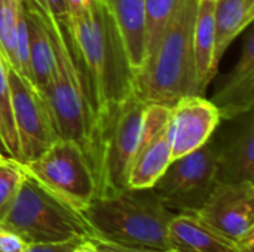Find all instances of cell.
Instances as JSON below:
<instances>
[{
  "label": "cell",
  "instance_id": "20",
  "mask_svg": "<svg viewBox=\"0 0 254 252\" xmlns=\"http://www.w3.org/2000/svg\"><path fill=\"white\" fill-rule=\"evenodd\" d=\"M180 0H144L146 7V59L155 50L162 33L174 16ZM146 62V61H144Z\"/></svg>",
  "mask_w": 254,
  "mask_h": 252
},
{
  "label": "cell",
  "instance_id": "6",
  "mask_svg": "<svg viewBox=\"0 0 254 252\" xmlns=\"http://www.w3.org/2000/svg\"><path fill=\"white\" fill-rule=\"evenodd\" d=\"M27 245L88 238L89 227L79 212L25 174L18 195L0 223Z\"/></svg>",
  "mask_w": 254,
  "mask_h": 252
},
{
  "label": "cell",
  "instance_id": "29",
  "mask_svg": "<svg viewBox=\"0 0 254 252\" xmlns=\"http://www.w3.org/2000/svg\"><path fill=\"white\" fill-rule=\"evenodd\" d=\"M73 252H98V251H97V248L94 247V244L86 238V239H83V241L77 245V248H76Z\"/></svg>",
  "mask_w": 254,
  "mask_h": 252
},
{
  "label": "cell",
  "instance_id": "8",
  "mask_svg": "<svg viewBox=\"0 0 254 252\" xmlns=\"http://www.w3.org/2000/svg\"><path fill=\"white\" fill-rule=\"evenodd\" d=\"M216 184V156L208 141L195 151L174 159L152 190L171 212H196Z\"/></svg>",
  "mask_w": 254,
  "mask_h": 252
},
{
  "label": "cell",
  "instance_id": "24",
  "mask_svg": "<svg viewBox=\"0 0 254 252\" xmlns=\"http://www.w3.org/2000/svg\"><path fill=\"white\" fill-rule=\"evenodd\" d=\"M86 238H74L63 242H48V244H31L27 245L22 252H73L77 245Z\"/></svg>",
  "mask_w": 254,
  "mask_h": 252
},
{
  "label": "cell",
  "instance_id": "13",
  "mask_svg": "<svg viewBox=\"0 0 254 252\" xmlns=\"http://www.w3.org/2000/svg\"><path fill=\"white\" fill-rule=\"evenodd\" d=\"M222 123L217 107L202 95H186L170 107L168 135L173 160L202 147Z\"/></svg>",
  "mask_w": 254,
  "mask_h": 252
},
{
  "label": "cell",
  "instance_id": "14",
  "mask_svg": "<svg viewBox=\"0 0 254 252\" xmlns=\"http://www.w3.org/2000/svg\"><path fill=\"white\" fill-rule=\"evenodd\" d=\"M211 102L222 120H229L254 108V30L250 25L243 40V49L234 68L225 76Z\"/></svg>",
  "mask_w": 254,
  "mask_h": 252
},
{
  "label": "cell",
  "instance_id": "3",
  "mask_svg": "<svg viewBox=\"0 0 254 252\" xmlns=\"http://www.w3.org/2000/svg\"><path fill=\"white\" fill-rule=\"evenodd\" d=\"M196 9L198 0H180L155 50L134 74L135 94L144 102L171 107L186 95H199L193 58Z\"/></svg>",
  "mask_w": 254,
  "mask_h": 252
},
{
  "label": "cell",
  "instance_id": "15",
  "mask_svg": "<svg viewBox=\"0 0 254 252\" xmlns=\"http://www.w3.org/2000/svg\"><path fill=\"white\" fill-rule=\"evenodd\" d=\"M168 252H240L193 212L174 214L168 224Z\"/></svg>",
  "mask_w": 254,
  "mask_h": 252
},
{
  "label": "cell",
  "instance_id": "23",
  "mask_svg": "<svg viewBox=\"0 0 254 252\" xmlns=\"http://www.w3.org/2000/svg\"><path fill=\"white\" fill-rule=\"evenodd\" d=\"M24 177L25 172L16 160L4 157L0 162V223L10 209Z\"/></svg>",
  "mask_w": 254,
  "mask_h": 252
},
{
  "label": "cell",
  "instance_id": "5",
  "mask_svg": "<svg viewBox=\"0 0 254 252\" xmlns=\"http://www.w3.org/2000/svg\"><path fill=\"white\" fill-rule=\"evenodd\" d=\"M37 7L45 21L54 50L52 76L43 97L51 110L58 137L76 141L85 150L91 135V113L85 100L79 70L63 24L39 4Z\"/></svg>",
  "mask_w": 254,
  "mask_h": 252
},
{
  "label": "cell",
  "instance_id": "25",
  "mask_svg": "<svg viewBox=\"0 0 254 252\" xmlns=\"http://www.w3.org/2000/svg\"><path fill=\"white\" fill-rule=\"evenodd\" d=\"M27 244L12 230L0 224V252H22Z\"/></svg>",
  "mask_w": 254,
  "mask_h": 252
},
{
  "label": "cell",
  "instance_id": "26",
  "mask_svg": "<svg viewBox=\"0 0 254 252\" xmlns=\"http://www.w3.org/2000/svg\"><path fill=\"white\" fill-rule=\"evenodd\" d=\"M88 239L94 244L98 252H161L152 251V250H143V248H132V247H125V245H118L95 236H88Z\"/></svg>",
  "mask_w": 254,
  "mask_h": 252
},
{
  "label": "cell",
  "instance_id": "2",
  "mask_svg": "<svg viewBox=\"0 0 254 252\" xmlns=\"http://www.w3.org/2000/svg\"><path fill=\"white\" fill-rule=\"evenodd\" d=\"M91 235L118 245L168 252L174 217L152 189H125L97 196L82 214Z\"/></svg>",
  "mask_w": 254,
  "mask_h": 252
},
{
  "label": "cell",
  "instance_id": "1",
  "mask_svg": "<svg viewBox=\"0 0 254 252\" xmlns=\"http://www.w3.org/2000/svg\"><path fill=\"white\" fill-rule=\"evenodd\" d=\"M77 65L94 120L135 94L134 70L124 40L104 0L60 21Z\"/></svg>",
  "mask_w": 254,
  "mask_h": 252
},
{
  "label": "cell",
  "instance_id": "10",
  "mask_svg": "<svg viewBox=\"0 0 254 252\" xmlns=\"http://www.w3.org/2000/svg\"><path fill=\"white\" fill-rule=\"evenodd\" d=\"M193 214L240 252H254V183H217Z\"/></svg>",
  "mask_w": 254,
  "mask_h": 252
},
{
  "label": "cell",
  "instance_id": "4",
  "mask_svg": "<svg viewBox=\"0 0 254 252\" xmlns=\"http://www.w3.org/2000/svg\"><path fill=\"white\" fill-rule=\"evenodd\" d=\"M146 105L134 94L94 120L85 153L95 175L97 196L128 189Z\"/></svg>",
  "mask_w": 254,
  "mask_h": 252
},
{
  "label": "cell",
  "instance_id": "22",
  "mask_svg": "<svg viewBox=\"0 0 254 252\" xmlns=\"http://www.w3.org/2000/svg\"><path fill=\"white\" fill-rule=\"evenodd\" d=\"M24 0H0V53L6 64L16 71L15 37Z\"/></svg>",
  "mask_w": 254,
  "mask_h": 252
},
{
  "label": "cell",
  "instance_id": "27",
  "mask_svg": "<svg viewBox=\"0 0 254 252\" xmlns=\"http://www.w3.org/2000/svg\"><path fill=\"white\" fill-rule=\"evenodd\" d=\"M40 7L48 10L55 19L63 21L68 16L67 0H34Z\"/></svg>",
  "mask_w": 254,
  "mask_h": 252
},
{
  "label": "cell",
  "instance_id": "16",
  "mask_svg": "<svg viewBox=\"0 0 254 252\" xmlns=\"http://www.w3.org/2000/svg\"><path fill=\"white\" fill-rule=\"evenodd\" d=\"M124 40L134 74L146 61L144 0H104Z\"/></svg>",
  "mask_w": 254,
  "mask_h": 252
},
{
  "label": "cell",
  "instance_id": "21",
  "mask_svg": "<svg viewBox=\"0 0 254 252\" xmlns=\"http://www.w3.org/2000/svg\"><path fill=\"white\" fill-rule=\"evenodd\" d=\"M7 64L0 53V125H1V140L0 144L7 151L9 157L16 160L19 159L18 140L12 117V104H10V88L7 77Z\"/></svg>",
  "mask_w": 254,
  "mask_h": 252
},
{
  "label": "cell",
  "instance_id": "12",
  "mask_svg": "<svg viewBox=\"0 0 254 252\" xmlns=\"http://www.w3.org/2000/svg\"><path fill=\"white\" fill-rule=\"evenodd\" d=\"M226 122L217 138H210L216 156L217 183H254L253 110Z\"/></svg>",
  "mask_w": 254,
  "mask_h": 252
},
{
  "label": "cell",
  "instance_id": "28",
  "mask_svg": "<svg viewBox=\"0 0 254 252\" xmlns=\"http://www.w3.org/2000/svg\"><path fill=\"white\" fill-rule=\"evenodd\" d=\"M92 3H94V0H67L68 15L79 13V12H82V10L88 9Z\"/></svg>",
  "mask_w": 254,
  "mask_h": 252
},
{
  "label": "cell",
  "instance_id": "19",
  "mask_svg": "<svg viewBox=\"0 0 254 252\" xmlns=\"http://www.w3.org/2000/svg\"><path fill=\"white\" fill-rule=\"evenodd\" d=\"M253 18L254 0L214 1V61L217 67L231 43L252 25Z\"/></svg>",
  "mask_w": 254,
  "mask_h": 252
},
{
  "label": "cell",
  "instance_id": "9",
  "mask_svg": "<svg viewBox=\"0 0 254 252\" xmlns=\"http://www.w3.org/2000/svg\"><path fill=\"white\" fill-rule=\"evenodd\" d=\"M12 117L18 140V163H27L60 140L45 97L33 83L7 67Z\"/></svg>",
  "mask_w": 254,
  "mask_h": 252
},
{
  "label": "cell",
  "instance_id": "30",
  "mask_svg": "<svg viewBox=\"0 0 254 252\" xmlns=\"http://www.w3.org/2000/svg\"><path fill=\"white\" fill-rule=\"evenodd\" d=\"M3 159H4V156H1V154H0V162H1Z\"/></svg>",
  "mask_w": 254,
  "mask_h": 252
},
{
  "label": "cell",
  "instance_id": "7",
  "mask_svg": "<svg viewBox=\"0 0 254 252\" xmlns=\"http://www.w3.org/2000/svg\"><path fill=\"white\" fill-rule=\"evenodd\" d=\"M21 166L28 177L80 215L97 196L91 162L76 141L60 138L39 157Z\"/></svg>",
  "mask_w": 254,
  "mask_h": 252
},
{
  "label": "cell",
  "instance_id": "17",
  "mask_svg": "<svg viewBox=\"0 0 254 252\" xmlns=\"http://www.w3.org/2000/svg\"><path fill=\"white\" fill-rule=\"evenodd\" d=\"M214 1L198 0L196 19L193 27V58L196 71V89L202 95L217 71L214 61Z\"/></svg>",
  "mask_w": 254,
  "mask_h": 252
},
{
  "label": "cell",
  "instance_id": "11",
  "mask_svg": "<svg viewBox=\"0 0 254 252\" xmlns=\"http://www.w3.org/2000/svg\"><path fill=\"white\" fill-rule=\"evenodd\" d=\"M168 122L170 105L147 102L128 174V189H152L173 162Z\"/></svg>",
  "mask_w": 254,
  "mask_h": 252
},
{
  "label": "cell",
  "instance_id": "31",
  "mask_svg": "<svg viewBox=\"0 0 254 252\" xmlns=\"http://www.w3.org/2000/svg\"><path fill=\"white\" fill-rule=\"evenodd\" d=\"M0 140H1V125H0Z\"/></svg>",
  "mask_w": 254,
  "mask_h": 252
},
{
  "label": "cell",
  "instance_id": "18",
  "mask_svg": "<svg viewBox=\"0 0 254 252\" xmlns=\"http://www.w3.org/2000/svg\"><path fill=\"white\" fill-rule=\"evenodd\" d=\"M24 13H25L27 31H28L33 85L43 95L52 76L54 50L45 21L34 0H24Z\"/></svg>",
  "mask_w": 254,
  "mask_h": 252
}]
</instances>
